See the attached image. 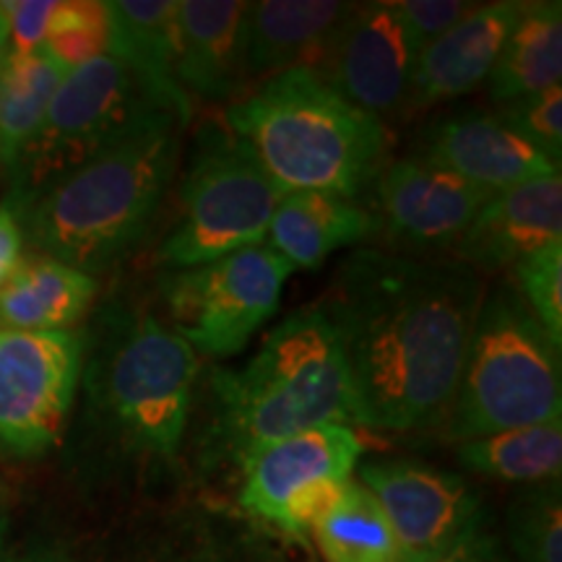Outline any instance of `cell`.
Returning a JSON list of instances; mask_svg holds the SVG:
<instances>
[{
    "label": "cell",
    "mask_w": 562,
    "mask_h": 562,
    "mask_svg": "<svg viewBox=\"0 0 562 562\" xmlns=\"http://www.w3.org/2000/svg\"><path fill=\"white\" fill-rule=\"evenodd\" d=\"M487 284L459 261L351 250L318 300L347 355L357 425L442 427Z\"/></svg>",
    "instance_id": "6da1fadb"
},
{
    "label": "cell",
    "mask_w": 562,
    "mask_h": 562,
    "mask_svg": "<svg viewBox=\"0 0 562 562\" xmlns=\"http://www.w3.org/2000/svg\"><path fill=\"white\" fill-rule=\"evenodd\" d=\"M186 121L154 110L136 128L68 175L19 216L40 256L89 277L140 243L178 172Z\"/></svg>",
    "instance_id": "7a4b0ae2"
},
{
    "label": "cell",
    "mask_w": 562,
    "mask_h": 562,
    "mask_svg": "<svg viewBox=\"0 0 562 562\" xmlns=\"http://www.w3.org/2000/svg\"><path fill=\"white\" fill-rule=\"evenodd\" d=\"M216 435L240 467L261 448L323 425H357L347 355L321 302L263 336L240 370L211 372Z\"/></svg>",
    "instance_id": "3957f363"
},
{
    "label": "cell",
    "mask_w": 562,
    "mask_h": 562,
    "mask_svg": "<svg viewBox=\"0 0 562 562\" xmlns=\"http://www.w3.org/2000/svg\"><path fill=\"white\" fill-rule=\"evenodd\" d=\"M224 121L284 193L321 191L362 201L389 165L385 123L344 100L311 68L258 83L229 104Z\"/></svg>",
    "instance_id": "277c9868"
},
{
    "label": "cell",
    "mask_w": 562,
    "mask_h": 562,
    "mask_svg": "<svg viewBox=\"0 0 562 562\" xmlns=\"http://www.w3.org/2000/svg\"><path fill=\"white\" fill-rule=\"evenodd\" d=\"M199 357L151 313L112 307L83 344V409L123 448L151 459L180 451L191 417Z\"/></svg>",
    "instance_id": "5b68a950"
},
{
    "label": "cell",
    "mask_w": 562,
    "mask_h": 562,
    "mask_svg": "<svg viewBox=\"0 0 562 562\" xmlns=\"http://www.w3.org/2000/svg\"><path fill=\"white\" fill-rule=\"evenodd\" d=\"M560 351L516 286L508 281L492 286L484 292L442 435L467 442L560 422Z\"/></svg>",
    "instance_id": "8992f818"
},
{
    "label": "cell",
    "mask_w": 562,
    "mask_h": 562,
    "mask_svg": "<svg viewBox=\"0 0 562 562\" xmlns=\"http://www.w3.org/2000/svg\"><path fill=\"white\" fill-rule=\"evenodd\" d=\"M154 110L167 108L154 102L144 83L112 55L70 68L37 131L5 170L3 209L19 222L34 201L100 157Z\"/></svg>",
    "instance_id": "52a82bcc"
},
{
    "label": "cell",
    "mask_w": 562,
    "mask_h": 562,
    "mask_svg": "<svg viewBox=\"0 0 562 562\" xmlns=\"http://www.w3.org/2000/svg\"><path fill=\"white\" fill-rule=\"evenodd\" d=\"M281 195L256 151L229 128L211 125L182 172L178 220L159 245V263L193 269L266 243Z\"/></svg>",
    "instance_id": "ba28073f"
},
{
    "label": "cell",
    "mask_w": 562,
    "mask_h": 562,
    "mask_svg": "<svg viewBox=\"0 0 562 562\" xmlns=\"http://www.w3.org/2000/svg\"><path fill=\"white\" fill-rule=\"evenodd\" d=\"M292 266L269 245H250L216 261L167 273L161 294L175 331L206 357H232L279 313Z\"/></svg>",
    "instance_id": "9c48e42d"
},
{
    "label": "cell",
    "mask_w": 562,
    "mask_h": 562,
    "mask_svg": "<svg viewBox=\"0 0 562 562\" xmlns=\"http://www.w3.org/2000/svg\"><path fill=\"white\" fill-rule=\"evenodd\" d=\"M362 451V438L349 425L313 427L271 442L243 463L240 503L252 516L302 537L341 495Z\"/></svg>",
    "instance_id": "30bf717a"
},
{
    "label": "cell",
    "mask_w": 562,
    "mask_h": 562,
    "mask_svg": "<svg viewBox=\"0 0 562 562\" xmlns=\"http://www.w3.org/2000/svg\"><path fill=\"white\" fill-rule=\"evenodd\" d=\"M79 331H0V446L16 456L50 451L81 383Z\"/></svg>",
    "instance_id": "8fae6325"
},
{
    "label": "cell",
    "mask_w": 562,
    "mask_h": 562,
    "mask_svg": "<svg viewBox=\"0 0 562 562\" xmlns=\"http://www.w3.org/2000/svg\"><path fill=\"white\" fill-rule=\"evenodd\" d=\"M417 47L393 3H355L315 74L344 100L393 121L409 112Z\"/></svg>",
    "instance_id": "7c38bea8"
},
{
    "label": "cell",
    "mask_w": 562,
    "mask_h": 562,
    "mask_svg": "<svg viewBox=\"0 0 562 562\" xmlns=\"http://www.w3.org/2000/svg\"><path fill=\"white\" fill-rule=\"evenodd\" d=\"M360 482L381 503L402 562L430 560L484 524L480 497L461 474L393 459L362 463Z\"/></svg>",
    "instance_id": "4fadbf2b"
},
{
    "label": "cell",
    "mask_w": 562,
    "mask_h": 562,
    "mask_svg": "<svg viewBox=\"0 0 562 562\" xmlns=\"http://www.w3.org/2000/svg\"><path fill=\"white\" fill-rule=\"evenodd\" d=\"M370 195L378 235L389 237L393 252L425 258L453 250L492 193L409 154L383 167Z\"/></svg>",
    "instance_id": "5bb4252c"
},
{
    "label": "cell",
    "mask_w": 562,
    "mask_h": 562,
    "mask_svg": "<svg viewBox=\"0 0 562 562\" xmlns=\"http://www.w3.org/2000/svg\"><path fill=\"white\" fill-rule=\"evenodd\" d=\"M412 157L459 175L487 193L560 172V161L533 149L495 112L469 108L435 117L419 131Z\"/></svg>",
    "instance_id": "9a60e30c"
},
{
    "label": "cell",
    "mask_w": 562,
    "mask_h": 562,
    "mask_svg": "<svg viewBox=\"0 0 562 562\" xmlns=\"http://www.w3.org/2000/svg\"><path fill=\"white\" fill-rule=\"evenodd\" d=\"M562 240V178L521 182L492 193L453 245V261L480 277L510 271L529 252Z\"/></svg>",
    "instance_id": "2e32d148"
},
{
    "label": "cell",
    "mask_w": 562,
    "mask_h": 562,
    "mask_svg": "<svg viewBox=\"0 0 562 562\" xmlns=\"http://www.w3.org/2000/svg\"><path fill=\"white\" fill-rule=\"evenodd\" d=\"M521 9V0L476 3L453 30L430 42L414 66L409 112L430 110L480 89L501 58Z\"/></svg>",
    "instance_id": "e0dca14e"
},
{
    "label": "cell",
    "mask_w": 562,
    "mask_h": 562,
    "mask_svg": "<svg viewBox=\"0 0 562 562\" xmlns=\"http://www.w3.org/2000/svg\"><path fill=\"white\" fill-rule=\"evenodd\" d=\"M245 24L240 0H180L178 83L188 97L229 104L245 97Z\"/></svg>",
    "instance_id": "ac0fdd59"
},
{
    "label": "cell",
    "mask_w": 562,
    "mask_h": 562,
    "mask_svg": "<svg viewBox=\"0 0 562 562\" xmlns=\"http://www.w3.org/2000/svg\"><path fill=\"white\" fill-rule=\"evenodd\" d=\"M355 3L339 0H261L248 3L245 68L248 79H271L292 68L321 66L334 34Z\"/></svg>",
    "instance_id": "d6986e66"
},
{
    "label": "cell",
    "mask_w": 562,
    "mask_h": 562,
    "mask_svg": "<svg viewBox=\"0 0 562 562\" xmlns=\"http://www.w3.org/2000/svg\"><path fill=\"white\" fill-rule=\"evenodd\" d=\"M178 9L175 0H110L108 55L144 83L151 100L191 121V97L178 83Z\"/></svg>",
    "instance_id": "ffe728a7"
},
{
    "label": "cell",
    "mask_w": 562,
    "mask_h": 562,
    "mask_svg": "<svg viewBox=\"0 0 562 562\" xmlns=\"http://www.w3.org/2000/svg\"><path fill=\"white\" fill-rule=\"evenodd\" d=\"M378 235V220L360 201L321 191L284 193L273 209L266 245L292 271L321 269L336 250L368 243Z\"/></svg>",
    "instance_id": "44dd1931"
},
{
    "label": "cell",
    "mask_w": 562,
    "mask_h": 562,
    "mask_svg": "<svg viewBox=\"0 0 562 562\" xmlns=\"http://www.w3.org/2000/svg\"><path fill=\"white\" fill-rule=\"evenodd\" d=\"M97 281L47 256L21 258L0 286V331H70L94 302Z\"/></svg>",
    "instance_id": "7402d4cb"
},
{
    "label": "cell",
    "mask_w": 562,
    "mask_h": 562,
    "mask_svg": "<svg viewBox=\"0 0 562 562\" xmlns=\"http://www.w3.org/2000/svg\"><path fill=\"white\" fill-rule=\"evenodd\" d=\"M562 81V5L558 0L524 3L505 40L487 83L490 100L505 104L518 97L560 87Z\"/></svg>",
    "instance_id": "603a6c76"
},
{
    "label": "cell",
    "mask_w": 562,
    "mask_h": 562,
    "mask_svg": "<svg viewBox=\"0 0 562 562\" xmlns=\"http://www.w3.org/2000/svg\"><path fill=\"white\" fill-rule=\"evenodd\" d=\"M459 463L472 474L490 480L539 484L560 480L562 422L484 435L456 448Z\"/></svg>",
    "instance_id": "cb8c5ba5"
},
{
    "label": "cell",
    "mask_w": 562,
    "mask_h": 562,
    "mask_svg": "<svg viewBox=\"0 0 562 562\" xmlns=\"http://www.w3.org/2000/svg\"><path fill=\"white\" fill-rule=\"evenodd\" d=\"M311 531L326 562H402L381 503L360 480L344 484L341 495Z\"/></svg>",
    "instance_id": "d4e9b609"
},
{
    "label": "cell",
    "mask_w": 562,
    "mask_h": 562,
    "mask_svg": "<svg viewBox=\"0 0 562 562\" xmlns=\"http://www.w3.org/2000/svg\"><path fill=\"white\" fill-rule=\"evenodd\" d=\"M68 68L47 50L5 55L0 68V170H9L45 117Z\"/></svg>",
    "instance_id": "484cf974"
},
{
    "label": "cell",
    "mask_w": 562,
    "mask_h": 562,
    "mask_svg": "<svg viewBox=\"0 0 562 562\" xmlns=\"http://www.w3.org/2000/svg\"><path fill=\"white\" fill-rule=\"evenodd\" d=\"M508 542L518 562H562L560 480L518 492L508 508Z\"/></svg>",
    "instance_id": "4316f807"
},
{
    "label": "cell",
    "mask_w": 562,
    "mask_h": 562,
    "mask_svg": "<svg viewBox=\"0 0 562 562\" xmlns=\"http://www.w3.org/2000/svg\"><path fill=\"white\" fill-rule=\"evenodd\" d=\"M42 50L50 53L68 70L108 53V11H104V3H91V0L58 3Z\"/></svg>",
    "instance_id": "83f0119b"
},
{
    "label": "cell",
    "mask_w": 562,
    "mask_h": 562,
    "mask_svg": "<svg viewBox=\"0 0 562 562\" xmlns=\"http://www.w3.org/2000/svg\"><path fill=\"white\" fill-rule=\"evenodd\" d=\"M510 271L518 297L562 347V240L529 252Z\"/></svg>",
    "instance_id": "f1b7e54d"
},
{
    "label": "cell",
    "mask_w": 562,
    "mask_h": 562,
    "mask_svg": "<svg viewBox=\"0 0 562 562\" xmlns=\"http://www.w3.org/2000/svg\"><path fill=\"white\" fill-rule=\"evenodd\" d=\"M495 115L529 140L533 149L547 154L552 161L562 159V87L497 104Z\"/></svg>",
    "instance_id": "f546056e"
},
{
    "label": "cell",
    "mask_w": 562,
    "mask_h": 562,
    "mask_svg": "<svg viewBox=\"0 0 562 562\" xmlns=\"http://www.w3.org/2000/svg\"><path fill=\"white\" fill-rule=\"evenodd\" d=\"M393 9L402 16L417 53H422L440 34L453 30L461 19H467L476 9V3H467V0H398V3H393Z\"/></svg>",
    "instance_id": "4dcf8cb0"
},
{
    "label": "cell",
    "mask_w": 562,
    "mask_h": 562,
    "mask_svg": "<svg viewBox=\"0 0 562 562\" xmlns=\"http://www.w3.org/2000/svg\"><path fill=\"white\" fill-rule=\"evenodd\" d=\"M58 0H3L9 21V45L5 55H30L42 50Z\"/></svg>",
    "instance_id": "1f68e13d"
},
{
    "label": "cell",
    "mask_w": 562,
    "mask_h": 562,
    "mask_svg": "<svg viewBox=\"0 0 562 562\" xmlns=\"http://www.w3.org/2000/svg\"><path fill=\"white\" fill-rule=\"evenodd\" d=\"M422 562H503V554L501 547H497V539L487 533L484 524H480L472 533H467L459 544H453L451 550Z\"/></svg>",
    "instance_id": "d6a6232c"
},
{
    "label": "cell",
    "mask_w": 562,
    "mask_h": 562,
    "mask_svg": "<svg viewBox=\"0 0 562 562\" xmlns=\"http://www.w3.org/2000/svg\"><path fill=\"white\" fill-rule=\"evenodd\" d=\"M21 250H24V235H21L19 222L0 206V286L9 281L13 269L24 258Z\"/></svg>",
    "instance_id": "836d02e7"
},
{
    "label": "cell",
    "mask_w": 562,
    "mask_h": 562,
    "mask_svg": "<svg viewBox=\"0 0 562 562\" xmlns=\"http://www.w3.org/2000/svg\"><path fill=\"white\" fill-rule=\"evenodd\" d=\"M5 45H9V21H5L3 3H0V68H3L5 60Z\"/></svg>",
    "instance_id": "e575fe53"
},
{
    "label": "cell",
    "mask_w": 562,
    "mask_h": 562,
    "mask_svg": "<svg viewBox=\"0 0 562 562\" xmlns=\"http://www.w3.org/2000/svg\"><path fill=\"white\" fill-rule=\"evenodd\" d=\"M5 529V505H3V487H0V539H3Z\"/></svg>",
    "instance_id": "d590c367"
}]
</instances>
